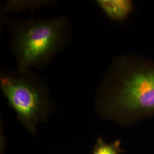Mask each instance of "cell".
<instances>
[{"label": "cell", "mask_w": 154, "mask_h": 154, "mask_svg": "<svg viewBox=\"0 0 154 154\" xmlns=\"http://www.w3.org/2000/svg\"><path fill=\"white\" fill-rule=\"evenodd\" d=\"M0 88L18 119L32 135L54 112L48 81L34 70H0Z\"/></svg>", "instance_id": "3"}, {"label": "cell", "mask_w": 154, "mask_h": 154, "mask_svg": "<svg viewBox=\"0 0 154 154\" xmlns=\"http://www.w3.org/2000/svg\"><path fill=\"white\" fill-rule=\"evenodd\" d=\"M95 3L105 16L114 22L126 20L135 9L131 0H97Z\"/></svg>", "instance_id": "4"}, {"label": "cell", "mask_w": 154, "mask_h": 154, "mask_svg": "<svg viewBox=\"0 0 154 154\" xmlns=\"http://www.w3.org/2000/svg\"><path fill=\"white\" fill-rule=\"evenodd\" d=\"M56 1L50 0H9L1 8L0 14L1 30L5 26L7 15L23 11H30L51 6L57 4Z\"/></svg>", "instance_id": "5"}, {"label": "cell", "mask_w": 154, "mask_h": 154, "mask_svg": "<svg viewBox=\"0 0 154 154\" xmlns=\"http://www.w3.org/2000/svg\"><path fill=\"white\" fill-rule=\"evenodd\" d=\"M99 114L127 123L154 114V61L140 55H118L111 62L96 95Z\"/></svg>", "instance_id": "1"}, {"label": "cell", "mask_w": 154, "mask_h": 154, "mask_svg": "<svg viewBox=\"0 0 154 154\" xmlns=\"http://www.w3.org/2000/svg\"><path fill=\"white\" fill-rule=\"evenodd\" d=\"M119 140L111 144H107L102 138H98L94 145L91 154H120L122 152Z\"/></svg>", "instance_id": "6"}, {"label": "cell", "mask_w": 154, "mask_h": 154, "mask_svg": "<svg viewBox=\"0 0 154 154\" xmlns=\"http://www.w3.org/2000/svg\"><path fill=\"white\" fill-rule=\"evenodd\" d=\"M10 48L20 70L48 66L72 39L71 21L65 15L50 18L8 19Z\"/></svg>", "instance_id": "2"}]
</instances>
